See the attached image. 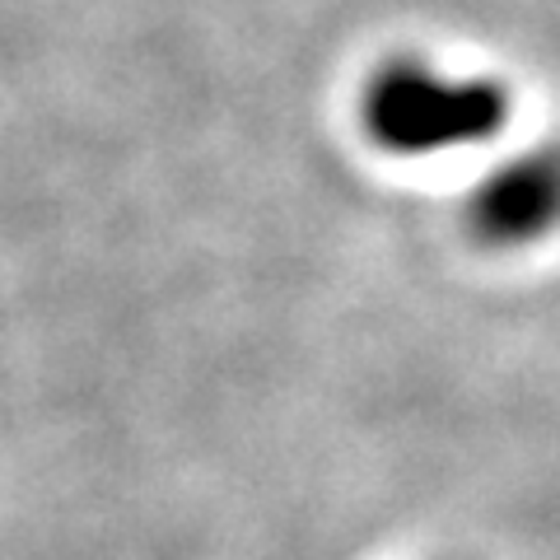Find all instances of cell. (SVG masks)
<instances>
[{
  "mask_svg": "<svg viewBox=\"0 0 560 560\" xmlns=\"http://www.w3.org/2000/svg\"><path fill=\"white\" fill-rule=\"evenodd\" d=\"M551 210H556V183L547 160H523L481 183V191L471 197V224H477L486 243L514 248V243L547 234Z\"/></svg>",
  "mask_w": 560,
  "mask_h": 560,
  "instance_id": "7a4b0ae2",
  "label": "cell"
},
{
  "mask_svg": "<svg viewBox=\"0 0 560 560\" xmlns=\"http://www.w3.org/2000/svg\"><path fill=\"white\" fill-rule=\"evenodd\" d=\"M510 121L495 80L444 75L425 61H388L360 90V127L388 154H440L490 140Z\"/></svg>",
  "mask_w": 560,
  "mask_h": 560,
  "instance_id": "6da1fadb",
  "label": "cell"
}]
</instances>
